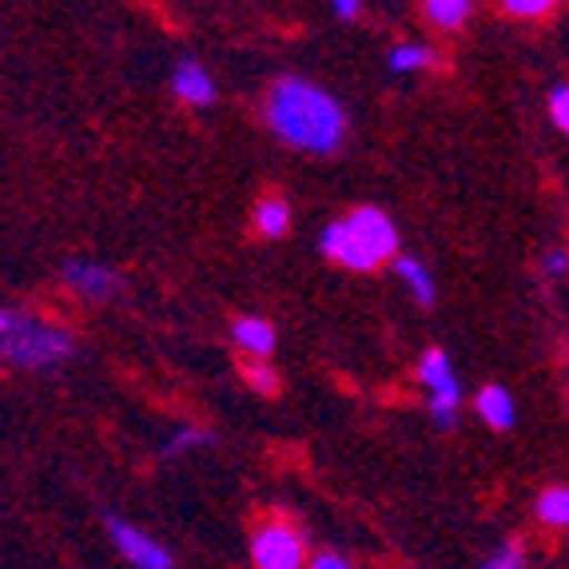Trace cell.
Masks as SVG:
<instances>
[{"label": "cell", "mask_w": 569, "mask_h": 569, "mask_svg": "<svg viewBox=\"0 0 569 569\" xmlns=\"http://www.w3.org/2000/svg\"><path fill=\"white\" fill-rule=\"evenodd\" d=\"M319 251L347 271H375L399 259V228L382 208H355L319 231Z\"/></svg>", "instance_id": "3"}, {"label": "cell", "mask_w": 569, "mask_h": 569, "mask_svg": "<svg viewBox=\"0 0 569 569\" xmlns=\"http://www.w3.org/2000/svg\"><path fill=\"white\" fill-rule=\"evenodd\" d=\"M533 518L550 530H569V486H546L533 498Z\"/></svg>", "instance_id": "14"}, {"label": "cell", "mask_w": 569, "mask_h": 569, "mask_svg": "<svg viewBox=\"0 0 569 569\" xmlns=\"http://www.w3.org/2000/svg\"><path fill=\"white\" fill-rule=\"evenodd\" d=\"M0 359L29 375L60 370L77 359V335L29 307H0Z\"/></svg>", "instance_id": "2"}, {"label": "cell", "mask_w": 569, "mask_h": 569, "mask_svg": "<svg viewBox=\"0 0 569 569\" xmlns=\"http://www.w3.org/2000/svg\"><path fill=\"white\" fill-rule=\"evenodd\" d=\"M395 271H399L402 287H407V295L415 299L418 307H435L438 303V283H435V276H430V267L422 263L418 256H399V259H395Z\"/></svg>", "instance_id": "11"}, {"label": "cell", "mask_w": 569, "mask_h": 569, "mask_svg": "<svg viewBox=\"0 0 569 569\" xmlns=\"http://www.w3.org/2000/svg\"><path fill=\"white\" fill-rule=\"evenodd\" d=\"M553 4H558V0H502V9L510 12V17H518V20H541V17H550Z\"/></svg>", "instance_id": "17"}, {"label": "cell", "mask_w": 569, "mask_h": 569, "mask_svg": "<svg viewBox=\"0 0 569 569\" xmlns=\"http://www.w3.org/2000/svg\"><path fill=\"white\" fill-rule=\"evenodd\" d=\"M541 276L546 279H566L569 276V247H550L541 256Z\"/></svg>", "instance_id": "19"}, {"label": "cell", "mask_w": 569, "mask_h": 569, "mask_svg": "<svg viewBox=\"0 0 569 569\" xmlns=\"http://www.w3.org/2000/svg\"><path fill=\"white\" fill-rule=\"evenodd\" d=\"M307 569H355V561L347 558V553L323 550V553H315V558L307 561Z\"/></svg>", "instance_id": "21"}, {"label": "cell", "mask_w": 569, "mask_h": 569, "mask_svg": "<svg viewBox=\"0 0 569 569\" xmlns=\"http://www.w3.org/2000/svg\"><path fill=\"white\" fill-rule=\"evenodd\" d=\"M251 223L263 239H283L291 231V203L283 196H263L251 211Z\"/></svg>", "instance_id": "12"}, {"label": "cell", "mask_w": 569, "mask_h": 569, "mask_svg": "<svg viewBox=\"0 0 569 569\" xmlns=\"http://www.w3.org/2000/svg\"><path fill=\"white\" fill-rule=\"evenodd\" d=\"M418 382L427 390V407L438 427L455 430L458 415H462V382H458L455 362H450V355L442 351V347H430V351L418 359Z\"/></svg>", "instance_id": "4"}, {"label": "cell", "mask_w": 569, "mask_h": 569, "mask_svg": "<svg viewBox=\"0 0 569 569\" xmlns=\"http://www.w3.org/2000/svg\"><path fill=\"white\" fill-rule=\"evenodd\" d=\"M216 442V435L211 430H203V427H180L176 435L168 438L160 447V455L163 458H180V455H188V450H200V447H211Z\"/></svg>", "instance_id": "16"}, {"label": "cell", "mask_w": 569, "mask_h": 569, "mask_svg": "<svg viewBox=\"0 0 569 569\" xmlns=\"http://www.w3.org/2000/svg\"><path fill=\"white\" fill-rule=\"evenodd\" d=\"M251 566L256 569H307V541L287 518H267L251 530Z\"/></svg>", "instance_id": "5"}, {"label": "cell", "mask_w": 569, "mask_h": 569, "mask_svg": "<svg viewBox=\"0 0 569 569\" xmlns=\"http://www.w3.org/2000/svg\"><path fill=\"white\" fill-rule=\"evenodd\" d=\"M263 120L279 143L307 156H331L347 140V112L307 77H279L263 100Z\"/></svg>", "instance_id": "1"}, {"label": "cell", "mask_w": 569, "mask_h": 569, "mask_svg": "<svg viewBox=\"0 0 569 569\" xmlns=\"http://www.w3.org/2000/svg\"><path fill=\"white\" fill-rule=\"evenodd\" d=\"M438 57L430 44H418V40H407V44H395L387 52V68L390 77H410V72H427V68H435Z\"/></svg>", "instance_id": "13"}, {"label": "cell", "mask_w": 569, "mask_h": 569, "mask_svg": "<svg viewBox=\"0 0 569 569\" xmlns=\"http://www.w3.org/2000/svg\"><path fill=\"white\" fill-rule=\"evenodd\" d=\"M331 9H335V17H339V20H355V17H359V9H362V0H331Z\"/></svg>", "instance_id": "23"}, {"label": "cell", "mask_w": 569, "mask_h": 569, "mask_svg": "<svg viewBox=\"0 0 569 569\" xmlns=\"http://www.w3.org/2000/svg\"><path fill=\"white\" fill-rule=\"evenodd\" d=\"M482 569H526V561H522V553H518V550H513V546H510V550L493 553V558L486 561Z\"/></svg>", "instance_id": "22"}, {"label": "cell", "mask_w": 569, "mask_h": 569, "mask_svg": "<svg viewBox=\"0 0 569 569\" xmlns=\"http://www.w3.org/2000/svg\"><path fill=\"white\" fill-rule=\"evenodd\" d=\"M475 410H478V418H482V422L490 430H510L513 422H518V407H513V395L506 387H498V382H490V387L478 390Z\"/></svg>", "instance_id": "10"}, {"label": "cell", "mask_w": 569, "mask_h": 569, "mask_svg": "<svg viewBox=\"0 0 569 569\" xmlns=\"http://www.w3.org/2000/svg\"><path fill=\"white\" fill-rule=\"evenodd\" d=\"M104 530L112 538V550L132 569H176V558H171L168 546L156 533L128 522V518H116L112 513V518H104Z\"/></svg>", "instance_id": "6"}, {"label": "cell", "mask_w": 569, "mask_h": 569, "mask_svg": "<svg viewBox=\"0 0 569 569\" xmlns=\"http://www.w3.org/2000/svg\"><path fill=\"white\" fill-rule=\"evenodd\" d=\"M427 9V20L442 32H458L475 12V0H422Z\"/></svg>", "instance_id": "15"}, {"label": "cell", "mask_w": 569, "mask_h": 569, "mask_svg": "<svg viewBox=\"0 0 569 569\" xmlns=\"http://www.w3.org/2000/svg\"><path fill=\"white\" fill-rule=\"evenodd\" d=\"M60 279L72 295H80L84 303H112L116 295L123 291V276L104 259H64Z\"/></svg>", "instance_id": "7"}, {"label": "cell", "mask_w": 569, "mask_h": 569, "mask_svg": "<svg viewBox=\"0 0 569 569\" xmlns=\"http://www.w3.org/2000/svg\"><path fill=\"white\" fill-rule=\"evenodd\" d=\"M171 92L180 96L188 108H211L219 100L211 72L200 64V60H191V57H183L180 64H176V72H171Z\"/></svg>", "instance_id": "8"}, {"label": "cell", "mask_w": 569, "mask_h": 569, "mask_svg": "<svg viewBox=\"0 0 569 569\" xmlns=\"http://www.w3.org/2000/svg\"><path fill=\"white\" fill-rule=\"evenodd\" d=\"M550 120L569 136V84H558L550 92Z\"/></svg>", "instance_id": "20"}, {"label": "cell", "mask_w": 569, "mask_h": 569, "mask_svg": "<svg viewBox=\"0 0 569 569\" xmlns=\"http://www.w3.org/2000/svg\"><path fill=\"white\" fill-rule=\"evenodd\" d=\"M247 382H251V387L256 390H263V395H276L279 390V382H276V367H271V362L267 359H251L247 362Z\"/></svg>", "instance_id": "18"}, {"label": "cell", "mask_w": 569, "mask_h": 569, "mask_svg": "<svg viewBox=\"0 0 569 569\" xmlns=\"http://www.w3.org/2000/svg\"><path fill=\"white\" fill-rule=\"evenodd\" d=\"M231 339H236L239 351L251 355V359H271V351H276V327L267 323L263 315H243V319H236V323H231Z\"/></svg>", "instance_id": "9"}]
</instances>
